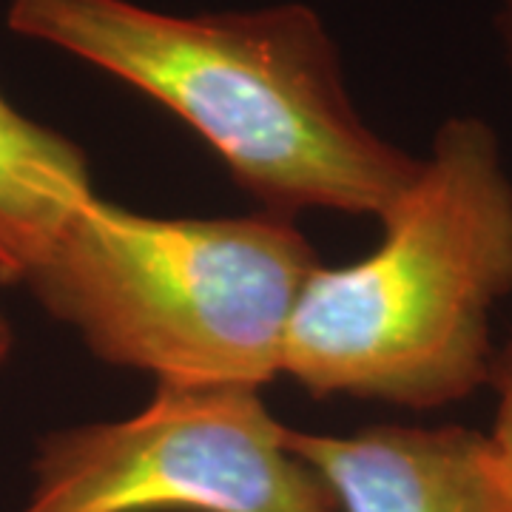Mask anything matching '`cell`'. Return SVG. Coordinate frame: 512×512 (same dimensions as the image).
<instances>
[{
	"mask_svg": "<svg viewBox=\"0 0 512 512\" xmlns=\"http://www.w3.org/2000/svg\"><path fill=\"white\" fill-rule=\"evenodd\" d=\"M325 478L339 512H512V490L487 433L379 424L350 436L285 430Z\"/></svg>",
	"mask_w": 512,
	"mask_h": 512,
	"instance_id": "obj_5",
	"label": "cell"
},
{
	"mask_svg": "<svg viewBox=\"0 0 512 512\" xmlns=\"http://www.w3.org/2000/svg\"><path fill=\"white\" fill-rule=\"evenodd\" d=\"M490 387L495 393V419L493 430L487 433L493 441L498 464L512 490V339L495 353L490 370Z\"/></svg>",
	"mask_w": 512,
	"mask_h": 512,
	"instance_id": "obj_7",
	"label": "cell"
},
{
	"mask_svg": "<svg viewBox=\"0 0 512 512\" xmlns=\"http://www.w3.org/2000/svg\"><path fill=\"white\" fill-rule=\"evenodd\" d=\"M6 26L117 77L194 128L262 211L384 220L421 157L367 126L308 3L168 15L134 0H9Z\"/></svg>",
	"mask_w": 512,
	"mask_h": 512,
	"instance_id": "obj_1",
	"label": "cell"
},
{
	"mask_svg": "<svg viewBox=\"0 0 512 512\" xmlns=\"http://www.w3.org/2000/svg\"><path fill=\"white\" fill-rule=\"evenodd\" d=\"M254 387L157 384L120 421L49 433L18 512H339Z\"/></svg>",
	"mask_w": 512,
	"mask_h": 512,
	"instance_id": "obj_4",
	"label": "cell"
},
{
	"mask_svg": "<svg viewBox=\"0 0 512 512\" xmlns=\"http://www.w3.org/2000/svg\"><path fill=\"white\" fill-rule=\"evenodd\" d=\"M92 197L83 148L0 92V285L23 282L63 222Z\"/></svg>",
	"mask_w": 512,
	"mask_h": 512,
	"instance_id": "obj_6",
	"label": "cell"
},
{
	"mask_svg": "<svg viewBox=\"0 0 512 512\" xmlns=\"http://www.w3.org/2000/svg\"><path fill=\"white\" fill-rule=\"evenodd\" d=\"M495 35H498L501 55L512 77V0H495Z\"/></svg>",
	"mask_w": 512,
	"mask_h": 512,
	"instance_id": "obj_8",
	"label": "cell"
},
{
	"mask_svg": "<svg viewBox=\"0 0 512 512\" xmlns=\"http://www.w3.org/2000/svg\"><path fill=\"white\" fill-rule=\"evenodd\" d=\"M319 256L293 217H146L86 200L23 285L100 362L157 384L259 390L282 373Z\"/></svg>",
	"mask_w": 512,
	"mask_h": 512,
	"instance_id": "obj_3",
	"label": "cell"
},
{
	"mask_svg": "<svg viewBox=\"0 0 512 512\" xmlns=\"http://www.w3.org/2000/svg\"><path fill=\"white\" fill-rule=\"evenodd\" d=\"M379 222L382 242L365 259L313 271L282 373L319 399L461 402L490 382V322L512 293V177L495 128L447 117Z\"/></svg>",
	"mask_w": 512,
	"mask_h": 512,
	"instance_id": "obj_2",
	"label": "cell"
},
{
	"mask_svg": "<svg viewBox=\"0 0 512 512\" xmlns=\"http://www.w3.org/2000/svg\"><path fill=\"white\" fill-rule=\"evenodd\" d=\"M12 342H15V336H12V325H9V319H6V316H3V311H0V362L9 356Z\"/></svg>",
	"mask_w": 512,
	"mask_h": 512,
	"instance_id": "obj_9",
	"label": "cell"
}]
</instances>
